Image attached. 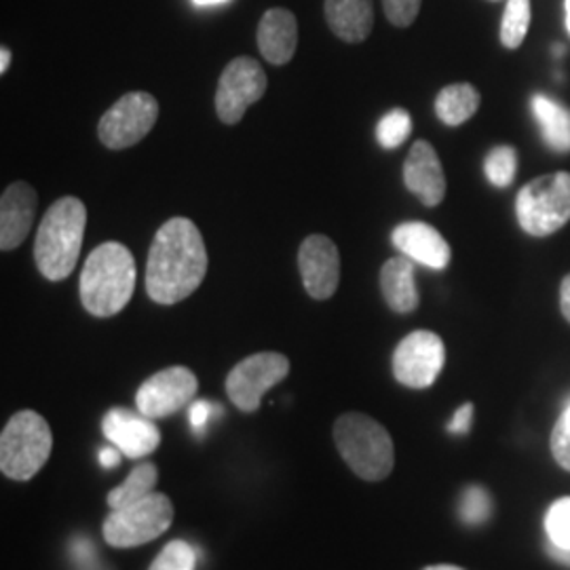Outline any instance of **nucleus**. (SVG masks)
<instances>
[{
  "label": "nucleus",
  "instance_id": "f257e3e1",
  "mask_svg": "<svg viewBox=\"0 0 570 570\" xmlns=\"http://www.w3.org/2000/svg\"><path fill=\"white\" fill-rule=\"evenodd\" d=\"M207 273V249L197 225L188 218L167 220L155 235L148 265L146 292L159 305L186 301Z\"/></svg>",
  "mask_w": 570,
  "mask_h": 570
},
{
  "label": "nucleus",
  "instance_id": "f03ea898",
  "mask_svg": "<svg viewBox=\"0 0 570 570\" xmlns=\"http://www.w3.org/2000/svg\"><path fill=\"white\" fill-rule=\"evenodd\" d=\"M136 261L122 244L98 245L81 271V303L94 317H115L136 289Z\"/></svg>",
  "mask_w": 570,
  "mask_h": 570
},
{
  "label": "nucleus",
  "instance_id": "7ed1b4c3",
  "mask_svg": "<svg viewBox=\"0 0 570 570\" xmlns=\"http://www.w3.org/2000/svg\"><path fill=\"white\" fill-rule=\"evenodd\" d=\"M85 226L87 207L77 197H61L45 212L35 244V261L45 279L61 282L72 275L81 256Z\"/></svg>",
  "mask_w": 570,
  "mask_h": 570
},
{
  "label": "nucleus",
  "instance_id": "20e7f679",
  "mask_svg": "<svg viewBox=\"0 0 570 570\" xmlns=\"http://www.w3.org/2000/svg\"><path fill=\"white\" fill-rule=\"evenodd\" d=\"M334 444L351 471L366 480H385L395 465V446L376 419L362 412H346L334 423Z\"/></svg>",
  "mask_w": 570,
  "mask_h": 570
},
{
  "label": "nucleus",
  "instance_id": "39448f33",
  "mask_svg": "<svg viewBox=\"0 0 570 570\" xmlns=\"http://www.w3.org/2000/svg\"><path fill=\"white\" fill-rule=\"evenodd\" d=\"M51 449L49 423L35 410H21L2 429L0 471L16 482H28L49 461Z\"/></svg>",
  "mask_w": 570,
  "mask_h": 570
},
{
  "label": "nucleus",
  "instance_id": "423d86ee",
  "mask_svg": "<svg viewBox=\"0 0 570 570\" xmlns=\"http://www.w3.org/2000/svg\"><path fill=\"white\" fill-rule=\"evenodd\" d=\"M515 218L532 237H550L570 223V174L556 171L522 186Z\"/></svg>",
  "mask_w": 570,
  "mask_h": 570
},
{
  "label": "nucleus",
  "instance_id": "0eeeda50",
  "mask_svg": "<svg viewBox=\"0 0 570 570\" xmlns=\"http://www.w3.org/2000/svg\"><path fill=\"white\" fill-rule=\"evenodd\" d=\"M174 503L164 492H153L140 501L110 510L104 520V539L110 548L129 550L155 541L174 522Z\"/></svg>",
  "mask_w": 570,
  "mask_h": 570
},
{
  "label": "nucleus",
  "instance_id": "6e6552de",
  "mask_svg": "<svg viewBox=\"0 0 570 570\" xmlns=\"http://www.w3.org/2000/svg\"><path fill=\"white\" fill-rule=\"evenodd\" d=\"M289 374V360L275 353L263 351L242 360L226 376L228 400L242 412H256L268 389L279 385Z\"/></svg>",
  "mask_w": 570,
  "mask_h": 570
},
{
  "label": "nucleus",
  "instance_id": "1a4fd4ad",
  "mask_svg": "<svg viewBox=\"0 0 570 570\" xmlns=\"http://www.w3.org/2000/svg\"><path fill=\"white\" fill-rule=\"evenodd\" d=\"M157 119L159 102L146 91H131L104 112L98 125V136L106 148L125 150L142 142Z\"/></svg>",
  "mask_w": 570,
  "mask_h": 570
},
{
  "label": "nucleus",
  "instance_id": "9d476101",
  "mask_svg": "<svg viewBox=\"0 0 570 570\" xmlns=\"http://www.w3.org/2000/svg\"><path fill=\"white\" fill-rule=\"evenodd\" d=\"M446 364L444 341L429 330H416L395 346L393 376L400 385L428 389L438 381Z\"/></svg>",
  "mask_w": 570,
  "mask_h": 570
},
{
  "label": "nucleus",
  "instance_id": "9b49d317",
  "mask_svg": "<svg viewBox=\"0 0 570 570\" xmlns=\"http://www.w3.org/2000/svg\"><path fill=\"white\" fill-rule=\"evenodd\" d=\"M266 91V75L254 58H235L226 66L216 89V112L225 125L244 119L245 110Z\"/></svg>",
  "mask_w": 570,
  "mask_h": 570
},
{
  "label": "nucleus",
  "instance_id": "f8f14e48",
  "mask_svg": "<svg viewBox=\"0 0 570 570\" xmlns=\"http://www.w3.org/2000/svg\"><path fill=\"white\" fill-rule=\"evenodd\" d=\"M199 389V381L193 370L186 366L165 367L146 379L138 395L136 406L148 419H167L178 410L188 406Z\"/></svg>",
  "mask_w": 570,
  "mask_h": 570
},
{
  "label": "nucleus",
  "instance_id": "ddd939ff",
  "mask_svg": "<svg viewBox=\"0 0 570 570\" xmlns=\"http://www.w3.org/2000/svg\"><path fill=\"white\" fill-rule=\"evenodd\" d=\"M298 268L311 298L327 301L336 294L341 284V254L330 237H306L298 249Z\"/></svg>",
  "mask_w": 570,
  "mask_h": 570
},
{
  "label": "nucleus",
  "instance_id": "4468645a",
  "mask_svg": "<svg viewBox=\"0 0 570 570\" xmlns=\"http://www.w3.org/2000/svg\"><path fill=\"white\" fill-rule=\"evenodd\" d=\"M106 440L121 450L127 459H144L161 446V431L153 419L129 407H112L104 414Z\"/></svg>",
  "mask_w": 570,
  "mask_h": 570
},
{
  "label": "nucleus",
  "instance_id": "2eb2a0df",
  "mask_svg": "<svg viewBox=\"0 0 570 570\" xmlns=\"http://www.w3.org/2000/svg\"><path fill=\"white\" fill-rule=\"evenodd\" d=\"M406 188L428 207L442 204L446 197V174L435 148L428 140L412 144L404 161Z\"/></svg>",
  "mask_w": 570,
  "mask_h": 570
},
{
  "label": "nucleus",
  "instance_id": "dca6fc26",
  "mask_svg": "<svg viewBox=\"0 0 570 570\" xmlns=\"http://www.w3.org/2000/svg\"><path fill=\"white\" fill-rule=\"evenodd\" d=\"M39 195L26 183H13L0 197V249L9 252L20 247L37 216Z\"/></svg>",
  "mask_w": 570,
  "mask_h": 570
},
{
  "label": "nucleus",
  "instance_id": "f3484780",
  "mask_svg": "<svg viewBox=\"0 0 570 570\" xmlns=\"http://www.w3.org/2000/svg\"><path fill=\"white\" fill-rule=\"evenodd\" d=\"M391 239L397 252L412 263L429 266L433 271H444L450 265L452 249L435 226L425 223H404L395 226Z\"/></svg>",
  "mask_w": 570,
  "mask_h": 570
},
{
  "label": "nucleus",
  "instance_id": "a211bd4d",
  "mask_svg": "<svg viewBox=\"0 0 570 570\" xmlns=\"http://www.w3.org/2000/svg\"><path fill=\"white\" fill-rule=\"evenodd\" d=\"M298 47V21L292 11L268 9L258 23V49L268 63L284 66L294 58Z\"/></svg>",
  "mask_w": 570,
  "mask_h": 570
},
{
  "label": "nucleus",
  "instance_id": "6ab92c4d",
  "mask_svg": "<svg viewBox=\"0 0 570 570\" xmlns=\"http://www.w3.org/2000/svg\"><path fill=\"white\" fill-rule=\"evenodd\" d=\"M330 30L345 42H364L374 28L372 0H326Z\"/></svg>",
  "mask_w": 570,
  "mask_h": 570
},
{
  "label": "nucleus",
  "instance_id": "aec40b11",
  "mask_svg": "<svg viewBox=\"0 0 570 570\" xmlns=\"http://www.w3.org/2000/svg\"><path fill=\"white\" fill-rule=\"evenodd\" d=\"M381 292L391 311L412 313L419 308V287H416V268L406 256L389 258L381 268Z\"/></svg>",
  "mask_w": 570,
  "mask_h": 570
},
{
  "label": "nucleus",
  "instance_id": "412c9836",
  "mask_svg": "<svg viewBox=\"0 0 570 570\" xmlns=\"http://www.w3.org/2000/svg\"><path fill=\"white\" fill-rule=\"evenodd\" d=\"M532 117L541 127V136L553 153H570V108L550 96L537 94L532 98Z\"/></svg>",
  "mask_w": 570,
  "mask_h": 570
},
{
  "label": "nucleus",
  "instance_id": "4be33fe9",
  "mask_svg": "<svg viewBox=\"0 0 570 570\" xmlns=\"http://www.w3.org/2000/svg\"><path fill=\"white\" fill-rule=\"evenodd\" d=\"M480 91L469 82H454L444 87L435 98V115L438 119L449 125L459 127L468 122L480 108Z\"/></svg>",
  "mask_w": 570,
  "mask_h": 570
},
{
  "label": "nucleus",
  "instance_id": "5701e85b",
  "mask_svg": "<svg viewBox=\"0 0 570 570\" xmlns=\"http://www.w3.org/2000/svg\"><path fill=\"white\" fill-rule=\"evenodd\" d=\"M159 482V469L155 463H142L138 468L131 469V473L127 475V480L121 487L108 492L106 501L110 510H121L136 501H140L144 497L153 494L155 487Z\"/></svg>",
  "mask_w": 570,
  "mask_h": 570
},
{
  "label": "nucleus",
  "instance_id": "b1692460",
  "mask_svg": "<svg viewBox=\"0 0 570 570\" xmlns=\"http://www.w3.org/2000/svg\"><path fill=\"white\" fill-rule=\"evenodd\" d=\"M530 0H508L501 21V42L508 49H518L527 39L530 28Z\"/></svg>",
  "mask_w": 570,
  "mask_h": 570
},
{
  "label": "nucleus",
  "instance_id": "393cba45",
  "mask_svg": "<svg viewBox=\"0 0 570 570\" xmlns=\"http://www.w3.org/2000/svg\"><path fill=\"white\" fill-rule=\"evenodd\" d=\"M484 174L497 188H508L518 174V153L513 146H494L484 159Z\"/></svg>",
  "mask_w": 570,
  "mask_h": 570
},
{
  "label": "nucleus",
  "instance_id": "a878e982",
  "mask_svg": "<svg viewBox=\"0 0 570 570\" xmlns=\"http://www.w3.org/2000/svg\"><path fill=\"white\" fill-rule=\"evenodd\" d=\"M412 134V117L406 108H393L379 121L376 138L383 148L393 150L406 142Z\"/></svg>",
  "mask_w": 570,
  "mask_h": 570
},
{
  "label": "nucleus",
  "instance_id": "bb28decb",
  "mask_svg": "<svg viewBox=\"0 0 570 570\" xmlns=\"http://www.w3.org/2000/svg\"><path fill=\"white\" fill-rule=\"evenodd\" d=\"M492 501L487 489L482 487H468L461 494L459 515L468 527H480L490 518Z\"/></svg>",
  "mask_w": 570,
  "mask_h": 570
},
{
  "label": "nucleus",
  "instance_id": "cd10ccee",
  "mask_svg": "<svg viewBox=\"0 0 570 570\" xmlns=\"http://www.w3.org/2000/svg\"><path fill=\"white\" fill-rule=\"evenodd\" d=\"M197 569V551L186 541H169L164 551L155 558L148 570H195Z\"/></svg>",
  "mask_w": 570,
  "mask_h": 570
},
{
  "label": "nucleus",
  "instance_id": "c85d7f7f",
  "mask_svg": "<svg viewBox=\"0 0 570 570\" xmlns=\"http://www.w3.org/2000/svg\"><path fill=\"white\" fill-rule=\"evenodd\" d=\"M546 529L550 543L562 550H570V497L560 499L551 505L546 515Z\"/></svg>",
  "mask_w": 570,
  "mask_h": 570
},
{
  "label": "nucleus",
  "instance_id": "c756f323",
  "mask_svg": "<svg viewBox=\"0 0 570 570\" xmlns=\"http://www.w3.org/2000/svg\"><path fill=\"white\" fill-rule=\"evenodd\" d=\"M550 446L556 463L570 471V404L551 431Z\"/></svg>",
  "mask_w": 570,
  "mask_h": 570
},
{
  "label": "nucleus",
  "instance_id": "7c9ffc66",
  "mask_svg": "<svg viewBox=\"0 0 570 570\" xmlns=\"http://www.w3.org/2000/svg\"><path fill=\"white\" fill-rule=\"evenodd\" d=\"M423 0H383L387 20L397 28H407L419 18Z\"/></svg>",
  "mask_w": 570,
  "mask_h": 570
},
{
  "label": "nucleus",
  "instance_id": "2f4dec72",
  "mask_svg": "<svg viewBox=\"0 0 570 570\" xmlns=\"http://www.w3.org/2000/svg\"><path fill=\"white\" fill-rule=\"evenodd\" d=\"M214 414V406L207 400H197L190 404L188 416H190V425L197 433H204L205 428L209 425V419Z\"/></svg>",
  "mask_w": 570,
  "mask_h": 570
},
{
  "label": "nucleus",
  "instance_id": "473e14b6",
  "mask_svg": "<svg viewBox=\"0 0 570 570\" xmlns=\"http://www.w3.org/2000/svg\"><path fill=\"white\" fill-rule=\"evenodd\" d=\"M471 416H473V404L468 402V404H463V406L454 412V416H452V421L449 423L450 433H454V435H465V433H469Z\"/></svg>",
  "mask_w": 570,
  "mask_h": 570
},
{
  "label": "nucleus",
  "instance_id": "72a5a7b5",
  "mask_svg": "<svg viewBox=\"0 0 570 570\" xmlns=\"http://www.w3.org/2000/svg\"><path fill=\"white\" fill-rule=\"evenodd\" d=\"M122 452L117 446L100 450V465L104 469H115L121 463Z\"/></svg>",
  "mask_w": 570,
  "mask_h": 570
},
{
  "label": "nucleus",
  "instance_id": "f704fd0d",
  "mask_svg": "<svg viewBox=\"0 0 570 570\" xmlns=\"http://www.w3.org/2000/svg\"><path fill=\"white\" fill-rule=\"evenodd\" d=\"M560 308L564 320L570 324V275H567L560 285Z\"/></svg>",
  "mask_w": 570,
  "mask_h": 570
},
{
  "label": "nucleus",
  "instance_id": "c9c22d12",
  "mask_svg": "<svg viewBox=\"0 0 570 570\" xmlns=\"http://www.w3.org/2000/svg\"><path fill=\"white\" fill-rule=\"evenodd\" d=\"M550 556H553L558 562L569 564L570 567V550H562V548H558V546L550 543Z\"/></svg>",
  "mask_w": 570,
  "mask_h": 570
},
{
  "label": "nucleus",
  "instance_id": "e433bc0d",
  "mask_svg": "<svg viewBox=\"0 0 570 570\" xmlns=\"http://www.w3.org/2000/svg\"><path fill=\"white\" fill-rule=\"evenodd\" d=\"M9 66H11V51L7 47H2L0 49V72L4 75L9 70Z\"/></svg>",
  "mask_w": 570,
  "mask_h": 570
},
{
  "label": "nucleus",
  "instance_id": "4c0bfd02",
  "mask_svg": "<svg viewBox=\"0 0 570 570\" xmlns=\"http://www.w3.org/2000/svg\"><path fill=\"white\" fill-rule=\"evenodd\" d=\"M195 4H199V7H212V4H223V2H228V0H193Z\"/></svg>",
  "mask_w": 570,
  "mask_h": 570
},
{
  "label": "nucleus",
  "instance_id": "58836bf2",
  "mask_svg": "<svg viewBox=\"0 0 570 570\" xmlns=\"http://www.w3.org/2000/svg\"><path fill=\"white\" fill-rule=\"evenodd\" d=\"M423 570H465L461 569V567H454V564H433V567H428V569Z\"/></svg>",
  "mask_w": 570,
  "mask_h": 570
},
{
  "label": "nucleus",
  "instance_id": "ea45409f",
  "mask_svg": "<svg viewBox=\"0 0 570 570\" xmlns=\"http://www.w3.org/2000/svg\"><path fill=\"white\" fill-rule=\"evenodd\" d=\"M567 30L570 35V0H567Z\"/></svg>",
  "mask_w": 570,
  "mask_h": 570
},
{
  "label": "nucleus",
  "instance_id": "a19ab883",
  "mask_svg": "<svg viewBox=\"0 0 570 570\" xmlns=\"http://www.w3.org/2000/svg\"><path fill=\"white\" fill-rule=\"evenodd\" d=\"M492 2H499V0H492Z\"/></svg>",
  "mask_w": 570,
  "mask_h": 570
}]
</instances>
